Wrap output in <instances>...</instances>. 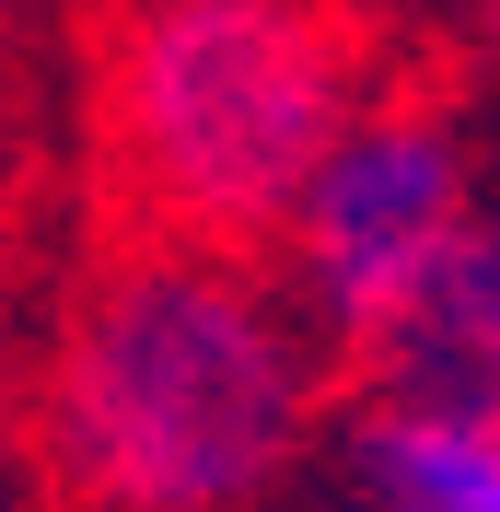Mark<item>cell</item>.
<instances>
[{
    "label": "cell",
    "instance_id": "6da1fadb",
    "mask_svg": "<svg viewBox=\"0 0 500 512\" xmlns=\"http://www.w3.org/2000/svg\"><path fill=\"white\" fill-rule=\"evenodd\" d=\"M314 315L221 245H140L82 280L47 350V478L70 512H256L314 454Z\"/></svg>",
    "mask_w": 500,
    "mask_h": 512
},
{
    "label": "cell",
    "instance_id": "7a4b0ae2",
    "mask_svg": "<svg viewBox=\"0 0 500 512\" xmlns=\"http://www.w3.org/2000/svg\"><path fill=\"white\" fill-rule=\"evenodd\" d=\"M373 105V47L326 0H117L105 24V152L175 245L280 233Z\"/></svg>",
    "mask_w": 500,
    "mask_h": 512
},
{
    "label": "cell",
    "instance_id": "3957f363",
    "mask_svg": "<svg viewBox=\"0 0 500 512\" xmlns=\"http://www.w3.org/2000/svg\"><path fill=\"white\" fill-rule=\"evenodd\" d=\"M477 233V175H466V140L431 117V105H373L349 128L326 175L303 187V210L280 222V280L326 338L373 361L431 280L454 268V245Z\"/></svg>",
    "mask_w": 500,
    "mask_h": 512
},
{
    "label": "cell",
    "instance_id": "277c9868",
    "mask_svg": "<svg viewBox=\"0 0 500 512\" xmlns=\"http://www.w3.org/2000/svg\"><path fill=\"white\" fill-rule=\"evenodd\" d=\"M373 396H419V408L500 431V210H477V233L431 280V303L373 350Z\"/></svg>",
    "mask_w": 500,
    "mask_h": 512
},
{
    "label": "cell",
    "instance_id": "5b68a950",
    "mask_svg": "<svg viewBox=\"0 0 500 512\" xmlns=\"http://www.w3.org/2000/svg\"><path fill=\"white\" fill-rule=\"evenodd\" d=\"M349 512H500V431L419 396H361L338 431Z\"/></svg>",
    "mask_w": 500,
    "mask_h": 512
},
{
    "label": "cell",
    "instance_id": "8992f818",
    "mask_svg": "<svg viewBox=\"0 0 500 512\" xmlns=\"http://www.w3.org/2000/svg\"><path fill=\"white\" fill-rule=\"evenodd\" d=\"M0 512H35V478L12 466V443H0Z\"/></svg>",
    "mask_w": 500,
    "mask_h": 512
},
{
    "label": "cell",
    "instance_id": "52a82bcc",
    "mask_svg": "<svg viewBox=\"0 0 500 512\" xmlns=\"http://www.w3.org/2000/svg\"><path fill=\"white\" fill-rule=\"evenodd\" d=\"M12 12H24V0H0V24H12Z\"/></svg>",
    "mask_w": 500,
    "mask_h": 512
}]
</instances>
